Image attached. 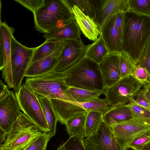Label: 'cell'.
Masks as SVG:
<instances>
[{"label": "cell", "instance_id": "obj_13", "mask_svg": "<svg viewBox=\"0 0 150 150\" xmlns=\"http://www.w3.org/2000/svg\"><path fill=\"white\" fill-rule=\"evenodd\" d=\"M65 43V41H59L56 49L51 54L30 64L25 77H40L55 71Z\"/></svg>", "mask_w": 150, "mask_h": 150}, {"label": "cell", "instance_id": "obj_23", "mask_svg": "<svg viewBox=\"0 0 150 150\" xmlns=\"http://www.w3.org/2000/svg\"><path fill=\"white\" fill-rule=\"evenodd\" d=\"M85 114L76 115L66 122L65 125L69 137H76L82 141L86 137Z\"/></svg>", "mask_w": 150, "mask_h": 150}, {"label": "cell", "instance_id": "obj_22", "mask_svg": "<svg viewBox=\"0 0 150 150\" xmlns=\"http://www.w3.org/2000/svg\"><path fill=\"white\" fill-rule=\"evenodd\" d=\"M110 53L100 34L93 43L86 46L83 57L99 64Z\"/></svg>", "mask_w": 150, "mask_h": 150}, {"label": "cell", "instance_id": "obj_12", "mask_svg": "<svg viewBox=\"0 0 150 150\" xmlns=\"http://www.w3.org/2000/svg\"><path fill=\"white\" fill-rule=\"evenodd\" d=\"M20 110L16 95L11 90L7 96L0 100V130L8 134L20 116Z\"/></svg>", "mask_w": 150, "mask_h": 150}, {"label": "cell", "instance_id": "obj_44", "mask_svg": "<svg viewBox=\"0 0 150 150\" xmlns=\"http://www.w3.org/2000/svg\"><path fill=\"white\" fill-rule=\"evenodd\" d=\"M56 150H65V149L64 145L62 144H61Z\"/></svg>", "mask_w": 150, "mask_h": 150}, {"label": "cell", "instance_id": "obj_26", "mask_svg": "<svg viewBox=\"0 0 150 150\" xmlns=\"http://www.w3.org/2000/svg\"><path fill=\"white\" fill-rule=\"evenodd\" d=\"M85 115V131L87 138L96 132L104 120L103 114L100 112L87 111Z\"/></svg>", "mask_w": 150, "mask_h": 150}, {"label": "cell", "instance_id": "obj_11", "mask_svg": "<svg viewBox=\"0 0 150 150\" xmlns=\"http://www.w3.org/2000/svg\"><path fill=\"white\" fill-rule=\"evenodd\" d=\"M110 127L118 142L124 150L135 138L150 130V125L135 119Z\"/></svg>", "mask_w": 150, "mask_h": 150}, {"label": "cell", "instance_id": "obj_43", "mask_svg": "<svg viewBox=\"0 0 150 150\" xmlns=\"http://www.w3.org/2000/svg\"><path fill=\"white\" fill-rule=\"evenodd\" d=\"M146 89L145 95L150 101V86L146 88Z\"/></svg>", "mask_w": 150, "mask_h": 150}, {"label": "cell", "instance_id": "obj_41", "mask_svg": "<svg viewBox=\"0 0 150 150\" xmlns=\"http://www.w3.org/2000/svg\"><path fill=\"white\" fill-rule=\"evenodd\" d=\"M0 131V144L3 143L6 139V135L2 131Z\"/></svg>", "mask_w": 150, "mask_h": 150}, {"label": "cell", "instance_id": "obj_45", "mask_svg": "<svg viewBox=\"0 0 150 150\" xmlns=\"http://www.w3.org/2000/svg\"><path fill=\"white\" fill-rule=\"evenodd\" d=\"M129 148L128 147H127V148H126L125 150H128V149Z\"/></svg>", "mask_w": 150, "mask_h": 150}, {"label": "cell", "instance_id": "obj_32", "mask_svg": "<svg viewBox=\"0 0 150 150\" xmlns=\"http://www.w3.org/2000/svg\"><path fill=\"white\" fill-rule=\"evenodd\" d=\"M120 64L121 79L132 75L136 65L127 55L122 51L120 54Z\"/></svg>", "mask_w": 150, "mask_h": 150}, {"label": "cell", "instance_id": "obj_25", "mask_svg": "<svg viewBox=\"0 0 150 150\" xmlns=\"http://www.w3.org/2000/svg\"><path fill=\"white\" fill-rule=\"evenodd\" d=\"M71 6H77L84 14L95 20L102 0H68Z\"/></svg>", "mask_w": 150, "mask_h": 150}, {"label": "cell", "instance_id": "obj_16", "mask_svg": "<svg viewBox=\"0 0 150 150\" xmlns=\"http://www.w3.org/2000/svg\"><path fill=\"white\" fill-rule=\"evenodd\" d=\"M129 0H102L95 21L100 29L110 18L116 12H129Z\"/></svg>", "mask_w": 150, "mask_h": 150}, {"label": "cell", "instance_id": "obj_3", "mask_svg": "<svg viewBox=\"0 0 150 150\" xmlns=\"http://www.w3.org/2000/svg\"><path fill=\"white\" fill-rule=\"evenodd\" d=\"M33 15L36 28L45 33L74 19L71 6L68 0H44L43 5Z\"/></svg>", "mask_w": 150, "mask_h": 150}, {"label": "cell", "instance_id": "obj_21", "mask_svg": "<svg viewBox=\"0 0 150 150\" xmlns=\"http://www.w3.org/2000/svg\"><path fill=\"white\" fill-rule=\"evenodd\" d=\"M103 117L104 121L110 126L134 119L127 104L110 108Z\"/></svg>", "mask_w": 150, "mask_h": 150}, {"label": "cell", "instance_id": "obj_7", "mask_svg": "<svg viewBox=\"0 0 150 150\" xmlns=\"http://www.w3.org/2000/svg\"><path fill=\"white\" fill-rule=\"evenodd\" d=\"M142 85L132 75L120 79L112 86L105 88L104 94L110 108L133 101Z\"/></svg>", "mask_w": 150, "mask_h": 150}, {"label": "cell", "instance_id": "obj_40", "mask_svg": "<svg viewBox=\"0 0 150 150\" xmlns=\"http://www.w3.org/2000/svg\"><path fill=\"white\" fill-rule=\"evenodd\" d=\"M7 86L1 80L0 81V100H2L10 93Z\"/></svg>", "mask_w": 150, "mask_h": 150}, {"label": "cell", "instance_id": "obj_38", "mask_svg": "<svg viewBox=\"0 0 150 150\" xmlns=\"http://www.w3.org/2000/svg\"><path fill=\"white\" fill-rule=\"evenodd\" d=\"M33 13L43 4L44 0H14Z\"/></svg>", "mask_w": 150, "mask_h": 150}, {"label": "cell", "instance_id": "obj_39", "mask_svg": "<svg viewBox=\"0 0 150 150\" xmlns=\"http://www.w3.org/2000/svg\"><path fill=\"white\" fill-rule=\"evenodd\" d=\"M145 92V89H141L136 95L134 101L150 111V101L146 97Z\"/></svg>", "mask_w": 150, "mask_h": 150}, {"label": "cell", "instance_id": "obj_9", "mask_svg": "<svg viewBox=\"0 0 150 150\" xmlns=\"http://www.w3.org/2000/svg\"><path fill=\"white\" fill-rule=\"evenodd\" d=\"M14 29L5 22L0 24V70L2 78L9 88L13 87L11 64V41Z\"/></svg>", "mask_w": 150, "mask_h": 150}, {"label": "cell", "instance_id": "obj_42", "mask_svg": "<svg viewBox=\"0 0 150 150\" xmlns=\"http://www.w3.org/2000/svg\"><path fill=\"white\" fill-rule=\"evenodd\" d=\"M140 150H150V141L145 144Z\"/></svg>", "mask_w": 150, "mask_h": 150}, {"label": "cell", "instance_id": "obj_10", "mask_svg": "<svg viewBox=\"0 0 150 150\" xmlns=\"http://www.w3.org/2000/svg\"><path fill=\"white\" fill-rule=\"evenodd\" d=\"M82 142L86 150H124L110 127L104 121L95 132Z\"/></svg>", "mask_w": 150, "mask_h": 150}, {"label": "cell", "instance_id": "obj_19", "mask_svg": "<svg viewBox=\"0 0 150 150\" xmlns=\"http://www.w3.org/2000/svg\"><path fill=\"white\" fill-rule=\"evenodd\" d=\"M53 108L58 121L65 125L70 119L79 115L85 114L83 108L69 102L58 99H49Z\"/></svg>", "mask_w": 150, "mask_h": 150}, {"label": "cell", "instance_id": "obj_27", "mask_svg": "<svg viewBox=\"0 0 150 150\" xmlns=\"http://www.w3.org/2000/svg\"><path fill=\"white\" fill-rule=\"evenodd\" d=\"M71 96L76 102L82 103L88 102L98 98L104 92L92 91L74 87H70Z\"/></svg>", "mask_w": 150, "mask_h": 150}, {"label": "cell", "instance_id": "obj_35", "mask_svg": "<svg viewBox=\"0 0 150 150\" xmlns=\"http://www.w3.org/2000/svg\"><path fill=\"white\" fill-rule=\"evenodd\" d=\"M150 141V130L135 138L127 147L134 150H140L143 146Z\"/></svg>", "mask_w": 150, "mask_h": 150}, {"label": "cell", "instance_id": "obj_34", "mask_svg": "<svg viewBox=\"0 0 150 150\" xmlns=\"http://www.w3.org/2000/svg\"><path fill=\"white\" fill-rule=\"evenodd\" d=\"M132 75L140 83L144 88L150 86V74L145 68L136 65Z\"/></svg>", "mask_w": 150, "mask_h": 150}, {"label": "cell", "instance_id": "obj_14", "mask_svg": "<svg viewBox=\"0 0 150 150\" xmlns=\"http://www.w3.org/2000/svg\"><path fill=\"white\" fill-rule=\"evenodd\" d=\"M85 48L81 38L66 40L55 71L63 72L77 63L83 57Z\"/></svg>", "mask_w": 150, "mask_h": 150}, {"label": "cell", "instance_id": "obj_33", "mask_svg": "<svg viewBox=\"0 0 150 150\" xmlns=\"http://www.w3.org/2000/svg\"><path fill=\"white\" fill-rule=\"evenodd\" d=\"M50 138L48 133L41 132L29 144L24 150H46Z\"/></svg>", "mask_w": 150, "mask_h": 150}, {"label": "cell", "instance_id": "obj_5", "mask_svg": "<svg viewBox=\"0 0 150 150\" xmlns=\"http://www.w3.org/2000/svg\"><path fill=\"white\" fill-rule=\"evenodd\" d=\"M20 110L22 111L39 131L48 133V124L37 95L25 83L15 93Z\"/></svg>", "mask_w": 150, "mask_h": 150}, {"label": "cell", "instance_id": "obj_36", "mask_svg": "<svg viewBox=\"0 0 150 150\" xmlns=\"http://www.w3.org/2000/svg\"><path fill=\"white\" fill-rule=\"evenodd\" d=\"M125 13L119 11L115 13V23L121 38L123 41L125 23Z\"/></svg>", "mask_w": 150, "mask_h": 150}, {"label": "cell", "instance_id": "obj_17", "mask_svg": "<svg viewBox=\"0 0 150 150\" xmlns=\"http://www.w3.org/2000/svg\"><path fill=\"white\" fill-rule=\"evenodd\" d=\"M74 18L84 35L95 41L101 34L100 28L95 20L84 14L76 5L71 7Z\"/></svg>", "mask_w": 150, "mask_h": 150}, {"label": "cell", "instance_id": "obj_8", "mask_svg": "<svg viewBox=\"0 0 150 150\" xmlns=\"http://www.w3.org/2000/svg\"><path fill=\"white\" fill-rule=\"evenodd\" d=\"M35 47H25L13 36L11 41V64L15 93L19 90L29 66Z\"/></svg>", "mask_w": 150, "mask_h": 150}, {"label": "cell", "instance_id": "obj_29", "mask_svg": "<svg viewBox=\"0 0 150 150\" xmlns=\"http://www.w3.org/2000/svg\"><path fill=\"white\" fill-rule=\"evenodd\" d=\"M72 103L80 106L87 111L98 112L103 115L110 108L109 104L106 98L102 99L98 98L85 103Z\"/></svg>", "mask_w": 150, "mask_h": 150}, {"label": "cell", "instance_id": "obj_28", "mask_svg": "<svg viewBox=\"0 0 150 150\" xmlns=\"http://www.w3.org/2000/svg\"><path fill=\"white\" fill-rule=\"evenodd\" d=\"M59 42L46 40L41 45L35 47L30 64L51 54L56 49Z\"/></svg>", "mask_w": 150, "mask_h": 150}, {"label": "cell", "instance_id": "obj_2", "mask_svg": "<svg viewBox=\"0 0 150 150\" xmlns=\"http://www.w3.org/2000/svg\"><path fill=\"white\" fill-rule=\"evenodd\" d=\"M70 87L104 92L105 88L99 64L83 57L77 63L63 71Z\"/></svg>", "mask_w": 150, "mask_h": 150}, {"label": "cell", "instance_id": "obj_6", "mask_svg": "<svg viewBox=\"0 0 150 150\" xmlns=\"http://www.w3.org/2000/svg\"><path fill=\"white\" fill-rule=\"evenodd\" d=\"M40 132L29 118L21 112L18 119L4 142L0 144V150H24Z\"/></svg>", "mask_w": 150, "mask_h": 150}, {"label": "cell", "instance_id": "obj_18", "mask_svg": "<svg viewBox=\"0 0 150 150\" xmlns=\"http://www.w3.org/2000/svg\"><path fill=\"white\" fill-rule=\"evenodd\" d=\"M115 13L100 29L101 35L110 53H120L122 51V43L115 23Z\"/></svg>", "mask_w": 150, "mask_h": 150}, {"label": "cell", "instance_id": "obj_4", "mask_svg": "<svg viewBox=\"0 0 150 150\" xmlns=\"http://www.w3.org/2000/svg\"><path fill=\"white\" fill-rule=\"evenodd\" d=\"M25 83L38 95L49 99H58L76 102L71 95L63 72L55 71L46 75L27 78Z\"/></svg>", "mask_w": 150, "mask_h": 150}, {"label": "cell", "instance_id": "obj_24", "mask_svg": "<svg viewBox=\"0 0 150 150\" xmlns=\"http://www.w3.org/2000/svg\"><path fill=\"white\" fill-rule=\"evenodd\" d=\"M38 96L48 126L49 131L48 133L51 138L56 133L58 120L49 99L40 95Z\"/></svg>", "mask_w": 150, "mask_h": 150}, {"label": "cell", "instance_id": "obj_31", "mask_svg": "<svg viewBox=\"0 0 150 150\" xmlns=\"http://www.w3.org/2000/svg\"><path fill=\"white\" fill-rule=\"evenodd\" d=\"M129 11L150 16V0H129Z\"/></svg>", "mask_w": 150, "mask_h": 150}, {"label": "cell", "instance_id": "obj_15", "mask_svg": "<svg viewBox=\"0 0 150 150\" xmlns=\"http://www.w3.org/2000/svg\"><path fill=\"white\" fill-rule=\"evenodd\" d=\"M120 54L110 53L99 64L105 89L112 86L121 79Z\"/></svg>", "mask_w": 150, "mask_h": 150}, {"label": "cell", "instance_id": "obj_1", "mask_svg": "<svg viewBox=\"0 0 150 150\" xmlns=\"http://www.w3.org/2000/svg\"><path fill=\"white\" fill-rule=\"evenodd\" d=\"M150 38V16L130 11L125 13L122 51L136 65Z\"/></svg>", "mask_w": 150, "mask_h": 150}, {"label": "cell", "instance_id": "obj_20", "mask_svg": "<svg viewBox=\"0 0 150 150\" xmlns=\"http://www.w3.org/2000/svg\"><path fill=\"white\" fill-rule=\"evenodd\" d=\"M81 30L74 19L64 25L49 33H45L44 37L50 41L59 42L81 38Z\"/></svg>", "mask_w": 150, "mask_h": 150}, {"label": "cell", "instance_id": "obj_30", "mask_svg": "<svg viewBox=\"0 0 150 150\" xmlns=\"http://www.w3.org/2000/svg\"><path fill=\"white\" fill-rule=\"evenodd\" d=\"M134 100L127 104L133 117L150 125V111L137 104Z\"/></svg>", "mask_w": 150, "mask_h": 150}, {"label": "cell", "instance_id": "obj_37", "mask_svg": "<svg viewBox=\"0 0 150 150\" xmlns=\"http://www.w3.org/2000/svg\"><path fill=\"white\" fill-rule=\"evenodd\" d=\"M63 144L65 150H86L82 140L76 137H70Z\"/></svg>", "mask_w": 150, "mask_h": 150}]
</instances>
